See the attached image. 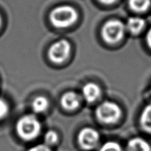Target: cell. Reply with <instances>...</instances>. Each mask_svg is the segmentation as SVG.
<instances>
[{
	"label": "cell",
	"instance_id": "1",
	"mask_svg": "<svg viewBox=\"0 0 151 151\" xmlns=\"http://www.w3.org/2000/svg\"><path fill=\"white\" fill-rule=\"evenodd\" d=\"M18 136L24 141H31L38 137L41 130V124L36 116L27 114L21 117L16 124Z\"/></svg>",
	"mask_w": 151,
	"mask_h": 151
},
{
	"label": "cell",
	"instance_id": "2",
	"mask_svg": "<svg viewBox=\"0 0 151 151\" xmlns=\"http://www.w3.org/2000/svg\"><path fill=\"white\" fill-rule=\"evenodd\" d=\"M78 19V13L70 5H60L55 7L50 14L51 23L55 28H66L73 25Z\"/></svg>",
	"mask_w": 151,
	"mask_h": 151
},
{
	"label": "cell",
	"instance_id": "3",
	"mask_svg": "<svg viewBox=\"0 0 151 151\" xmlns=\"http://www.w3.org/2000/svg\"><path fill=\"white\" fill-rule=\"evenodd\" d=\"M97 118L104 124H114L122 115L120 107L111 101H106L97 106L95 111Z\"/></svg>",
	"mask_w": 151,
	"mask_h": 151
},
{
	"label": "cell",
	"instance_id": "4",
	"mask_svg": "<svg viewBox=\"0 0 151 151\" xmlns=\"http://www.w3.org/2000/svg\"><path fill=\"white\" fill-rule=\"evenodd\" d=\"M125 25L123 22L116 19H111L104 24L102 28V36L108 43L114 44L118 42L125 35Z\"/></svg>",
	"mask_w": 151,
	"mask_h": 151
},
{
	"label": "cell",
	"instance_id": "5",
	"mask_svg": "<svg viewBox=\"0 0 151 151\" xmlns=\"http://www.w3.org/2000/svg\"><path fill=\"white\" fill-rule=\"evenodd\" d=\"M70 51V43L66 39H60L50 46L48 50V56L53 63L60 64L67 59Z\"/></svg>",
	"mask_w": 151,
	"mask_h": 151
},
{
	"label": "cell",
	"instance_id": "6",
	"mask_svg": "<svg viewBox=\"0 0 151 151\" xmlns=\"http://www.w3.org/2000/svg\"><path fill=\"white\" fill-rule=\"evenodd\" d=\"M78 143L84 150L94 149L100 142V134L98 132L91 127L83 128L78 133Z\"/></svg>",
	"mask_w": 151,
	"mask_h": 151
},
{
	"label": "cell",
	"instance_id": "7",
	"mask_svg": "<svg viewBox=\"0 0 151 151\" xmlns=\"http://www.w3.org/2000/svg\"><path fill=\"white\" fill-rule=\"evenodd\" d=\"M82 95L86 102L92 103L101 96V89L96 83L88 82L83 87Z\"/></svg>",
	"mask_w": 151,
	"mask_h": 151
},
{
	"label": "cell",
	"instance_id": "8",
	"mask_svg": "<svg viewBox=\"0 0 151 151\" xmlns=\"http://www.w3.org/2000/svg\"><path fill=\"white\" fill-rule=\"evenodd\" d=\"M81 97L77 93L69 91L65 93L60 99V104L63 108L66 110H73L79 107Z\"/></svg>",
	"mask_w": 151,
	"mask_h": 151
},
{
	"label": "cell",
	"instance_id": "9",
	"mask_svg": "<svg viewBox=\"0 0 151 151\" xmlns=\"http://www.w3.org/2000/svg\"><path fill=\"white\" fill-rule=\"evenodd\" d=\"M127 151H151V146L143 138L135 137L128 142Z\"/></svg>",
	"mask_w": 151,
	"mask_h": 151
},
{
	"label": "cell",
	"instance_id": "10",
	"mask_svg": "<svg viewBox=\"0 0 151 151\" xmlns=\"http://www.w3.org/2000/svg\"><path fill=\"white\" fill-rule=\"evenodd\" d=\"M145 27V21L140 17H131L128 19L125 28L133 34H137L141 32Z\"/></svg>",
	"mask_w": 151,
	"mask_h": 151
},
{
	"label": "cell",
	"instance_id": "11",
	"mask_svg": "<svg viewBox=\"0 0 151 151\" xmlns=\"http://www.w3.org/2000/svg\"><path fill=\"white\" fill-rule=\"evenodd\" d=\"M139 122L143 130L151 133V104L143 109L140 115Z\"/></svg>",
	"mask_w": 151,
	"mask_h": 151
},
{
	"label": "cell",
	"instance_id": "12",
	"mask_svg": "<svg viewBox=\"0 0 151 151\" xmlns=\"http://www.w3.org/2000/svg\"><path fill=\"white\" fill-rule=\"evenodd\" d=\"M49 107V101L43 96L35 97L32 102V108L36 113H44Z\"/></svg>",
	"mask_w": 151,
	"mask_h": 151
},
{
	"label": "cell",
	"instance_id": "13",
	"mask_svg": "<svg viewBox=\"0 0 151 151\" xmlns=\"http://www.w3.org/2000/svg\"><path fill=\"white\" fill-rule=\"evenodd\" d=\"M151 0H129V6L137 12L146 11L150 7Z\"/></svg>",
	"mask_w": 151,
	"mask_h": 151
},
{
	"label": "cell",
	"instance_id": "14",
	"mask_svg": "<svg viewBox=\"0 0 151 151\" xmlns=\"http://www.w3.org/2000/svg\"><path fill=\"white\" fill-rule=\"evenodd\" d=\"M99 151H123V150L117 142H107L102 145Z\"/></svg>",
	"mask_w": 151,
	"mask_h": 151
},
{
	"label": "cell",
	"instance_id": "15",
	"mask_svg": "<svg viewBox=\"0 0 151 151\" xmlns=\"http://www.w3.org/2000/svg\"><path fill=\"white\" fill-rule=\"evenodd\" d=\"M44 141H45V144L47 146L49 145H53L56 144L58 141V133L55 130H50L45 133L44 136Z\"/></svg>",
	"mask_w": 151,
	"mask_h": 151
},
{
	"label": "cell",
	"instance_id": "16",
	"mask_svg": "<svg viewBox=\"0 0 151 151\" xmlns=\"http://www.w3.org/2000/svg\"><path fill=\"white\" fill-rule=\"evenodd\" d=\"M9 111V107L7 102L3 99H0V119H2L7 115Z\"/></svg>",
	"mask_w": 151,
	"mask_h": 151
},
{
	"label": "cell",
	"instance_id": "17",
	"mask_svg": "<svg viewBox=\"0 0 151 151\" xmlns=\"http://www.w3.org/2000/svg\"><path fill=\"white\" fill-rule=\"evenodd\" d=\"M27 151H52L50 150V147L47 146V144H37L35 146L29 148Z\"/></svg>",
	"mask_w": 151,
	"mask_h": 151
},
{
	"label": "cell",
	"instance_id": "18",
	"mask_svg": "<svg viewBox=\"0 0 151 151\" xmlns=\"http://www.w3.org/2000/svg\"><path fill=\"white\" fill-rule=\"evenodd\" d=\"M146 41H147V43L149 47L151 48V28L149 30L148 32L147 33V35H146Z\"/></svg>",
	"mask_w": 151,
	"mask_h": 151
},
{
	"label": "cell",
	"instance_id": "19",
	"mask_svg": "<svg viewBox=\"0 0 151 151\" xmlns=\"http://www.w3.org/2000/svg\"><path fill=\"white\" fill-rule=\"evenodd\" d=\"M101 3L105 4H113L114 3L116 0H99Z\"/></svg>",
	"mask_w": 151,
	"mask_h": 151
},
{
	"label": "cell",
	"instance_id": "20",
	"mask_svg": "<svg viewBox=\"0 0 151 151\" xmlns=\"http://www.w3.org/2000/svg\"><path fill=\"white\" fill-rule=\"evenodd\" d=\"M1 22H2V20H1V15H0V28H1Z\"/></svg>",
	"mask_w": 151,
	"mask_h": 151
},
{
	"label": "cell",
	"instance_id": "21",
	"mask_svg": "<svg viewBox=\"0 0 151 151\" xmlns=\"http://www.w3.org/2000/svg\"><path fill=\"white\" fill-rule=\"evenodd\" d=\"M150 95H151V90H150Z\"/></svg>",
	"mask_w": 151,
	"mask_h": 151
}]
</instances>
